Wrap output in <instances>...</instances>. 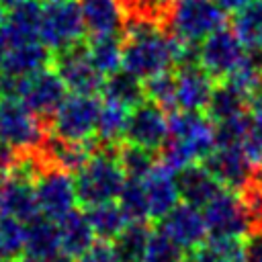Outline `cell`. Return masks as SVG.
I'll return each instance as SVG.
<instances>
[{"label": "cell", "instance_id": "41", "mask_svg": "<svg viewBox=\"0 0 262 262\" xmlns=\"http://www.w3.org/2000/svg\"><path fill=\"white\" fill-rule=\"evenodd\" d=\"M25 154L27 151H20V149H16V147L0 141V176H4V178L6 176H12L18 170Z\"/></svg>", "mask_w": 262, "mask_h": 262}, {"label": "cell", "instance_id": "4", "mask_svg": "<svg viewBox=\"0 0 262 262\" xmlns=\"http://www.w3.org/2000/svg\"><path fill=\"white\" fill-rule=\"evenodd\" d=\"M86 27L78 0H43L41 2V27L39 41L51 51L59 53L82 45Z\"/></svg>", "mask_w": 262, "mask_h": 262}, {"label": "cell", "instance_id": "12", "mask_svg": "<svg viewBox=\"0 0 262 262\" xmlns=\"http://www.w3.org/2000/svg\"><path fill=\"white\" fill-rule=\"evenodd\" d=\"M51 66L55 68V72L63 80L68 92H74V94H98V92H102L104 76L88 59L84 45H76L72 49L53 53Z\"/></svg>", "mask_w": 262, "mask_h": 262}, {"label": "cell", "instance_id": "18", "mask_svg": "<svg viewBox=\"0 0 262 262\" xmlns=\"http://www.w3.org/2000/svg\"><path fill=\"white\" fill-rule=\"evenodd\" d=\"M176 186L178 194L184 203L194 205L203 209L223 186L213 178V174L207 170L203 162L188 164L182 170L176 172Z\"/></svg>", "mask_w": 262, "mask_h": 262}, {"label": "cell", "instance_id": "31", "mask_svg": "<svg viewBox=\"0 0 262 262\" xmlns=\"http://www.w3.org/2000/svg\"><path fill=\"white\" fill-rule=\"evenodd\" d=\"M117 158H119V164H121L125 176L127 178H135V180L145 178V174L158 162L156 156H154V151L143 149L139 145H131L127 141H121L117 145Z\"/></svg>", "mask_w": 262, "mask_h": 262}, {"label": "cell", "instance_id": "46", "mask_svg": "<svg viewBox=\"0 0 262 262\" xmlns=\"http://www.w3.org/2000/svg\"><path fill=\"white\" fill-rule=\"evenodd\" d=\"M2 16H4V8H0V70H2L4 55H6V51H8V41H6L4 31H2Z\"/></svg>", "mask_w": 262, "mask_h": 262}, {"label": "cell", "instance_id": "42", "mask_svg": "<svg viewBox=\"0 0 262 262\" xmlns=\"http://www.w3.org/2000/svg\"><path fill=\"white\" fill-rule=\"evenodd\" d=\"M184 262H221V258L213 252V248L205 242L203 246L194 248V250H188L184 254Z\"/></svg>", "mask_w": 262, "mask_h": 262}, {"label": "cell", "instance_id": "35", "mask_svg": "<svg viewBox=\"0 0 262 262\" xmlns=\"http://www.w3.org/2000/svg\"><path fill=\"white\" fill-rule=\"evenodd\" d=\"M25 250V223L0 211V252L12 262Z\"/></svg>", "mask_w": 262, "mask_h": 262}, {"label": "cell", "instance_id": "38", "mask_svg": "<svg viewBox=\"0 0 262 262\" xmlns=\"http://www.w3.org/2000/svg\"><path fill=\"white\" fill-rule=\"evenodd\" d=\"M250 127L252 121L248 113L215 123V145H242Z\"/></svg>", "mask_w": 262, "mask_h": 262}, {"label": "cell", "instance_id": "6", "mask_svg": "<svg viewBox=\"0 0 262 262\" xmlns=\"http://www.w3.org/2000/svg\"><path fill=\"white\" fill-rule=\"evenodd\" d=\"M100 98L96 94L70 92L47 121L49 133L68 141L96 139V123L100 113Z\"/></svg>", "mask_w": 262, "mask_h": 262}, {"label": "cell", "instance_id": "15", "mask_svg": "<svg viewBox=\"0 0 262 262\" xmlns=\"http://www.w3.org/2000/svg\"><path fill=\"white\" fill-rule=\"evenodd\" d=\"M203 164L221 186L231 190H239L256 174L242 145H215V149L203 160Z\"/></svg>", "mask_w": 262, "mask_h": 262}, {"label": "cell", "instance_id": "40", "mask_svg": "<svg viewBox=\"0 0 262 262\" xmlns=\"http://www.w3.org/2000/svg\"><path fill=\"white\" fill-rule=\"evenodd\" d=\"M78 262H119L113 242L108 239H94V244L78 258Z\"/></svg>", "mask_w": 262, "mask_h": 262}, {"label": "cell", "instance_id": "49", "mask_svg": "<svg viewBox=\"0 0 262 262\" xmlns=\"http://www.w3.org/2000/svg\"><path fill=\"white\" fill-rule=\"evenodd\" d=\"M133 4H139V6H158L160 0H133Z\"/></svg>", "mask_w": 262, "mask_h": 262}, {"label": "cell", "instance_id": "48", "mask_svg": "<svg viewBox=\"0 0 262 262\" xmlns=\"http://www.w3.org/2000/svg\"><path fill=\"white\" fill-rule=\"evenodd\" d=\"M23 2H31V0H0V8H12L16 4H23Z\"/></svg>", "mask_w": 262, "mask_h": 262}, {"label": "cell", "instance_id": "21", "mask_svg": "<svg viewBox=\"0 0 262 262\" xmlns=\"http://www.w3.org/2000/svg\"><path fill=\"white\" fill-rule=\"evenodd\" d=\"M0 211L8 213L23 223L39 215L33 182L20 176H6L0 186Z\"/></svg>", "mask_w": 262, "mask_h": 262}, {"label": "cell", "instance_id": "9", "mask_svg": "<svg viewBox=\"0 0 262 262\" xmlns=\"http://www.w3.org/2000/svg\"><path fill=\"white\" fill-rule=\"evenodd\" d=\"M250 49L244 47V43L235 37L231 29H219L205 37L196 45V63L211 76L225 80L229 74L235 72V68L244 61Z\"/></svg>", "mask_w": 262, "mask_h": 262}, {"label": "cell", "instance_id": "3", "mask_svg": "<svg viewBox=\"0 0 262 262\" xmlns=\"http://www.w3.org/2000/svg\"><path fill=\"white\" fill-rule=\"evenodd\" d=\"M168 35L199 45L205 37L225 27V12L215 0H170L164 6Z\"/></svg>", "mask_w": 262, "mask_h": 262}, {"label": "cell", "instance_id": "50", "mask_svg": "<svg viewBox=\"0 0 262 262\" xmlns=\"http://www.w3.org/2000/svg\"><path fill=\"white\" fill-rule=\"evenodd\" d=\"M0 262H10V260H8V258H6V256L0 252Z\"/></svg>", "mask_w": 262, "mask_h": 262}, {"label": "cell", "instance_id": "33", "mask_svg": "<svg viewBox=\"0 0 262 262\" xmlns=\"http://www.w3.org/2000/svg\"><path fill=\"white\" fill-rule=\"evenodd\" d=\"M225 82H229L233 88H237L242 94H246L250 98L262 86V57L248 51L244 61L235 68L233 74H229L225 78Z\"/></svg>", "mask_w": 262, "mask_h": 262}, {"label": "cell", "instance_id": "37", "mask_svg": "<svg viewBox=\"0 0 262 262\" xmlns=\"http://www.w3.org/2000/svg\"><path fill=\"white\" fill-rule=\"evenodd\" d=\"M145 98L160 104L162 108H174V72H162L143 80Z\"/></svg>", "mask_w": 262, "mask_h": 262}, {"label": "cell", "instance_id": "45", "mask_svg": "<svg viewBox=\"0 0 262 262\" xmlns=\"http://www.w3.org/2000/svg\"><path fill=\"white\" fill-rule=\"evenodd\" d=\"M219 4V8L223 12H237L239 8H244L250 0H215Z\"/></svg>", "mask_w": 262, "mask_h": 262}, {"label": "cell", "instance_id": "8", "mask_svg": "<svg viewBox=\"0 0 262 262\" xmlns=\"http://www.w3.org/2000/svg\"><path fill=\"white\" fill-rule=\"evenodd\" d=\"M33 190L39 213L53 221H59L63 215L76 209L78 196H76L74 174L57 166L41 164V168L33 178Z\"/></svg>", "mask_w": 262, "mask_h": 262}, {"label": "cell", "instance_id": "52", "mask_svg": "<svg viewBox=\"0 0 262 262\" xmlns=\"http://www.w3.org/2000/svg\"><path fill=\"white\" fill-rule=\"evenodd\" d=\"M2 182H4V176H0V186H2Z\"/></svg>", "mask_w": 262, "mask_h": 262}, {"label": "cell", "instance_id": "44", "mask_svg": "<svg viewBox=\"0 0 262 262\" xmlns=\"http://www.w3.org/2000/svg\"><path fill=\"white\" fill-rule=\"evenodd\" d=\"M248 115H250L252 125L262 129V86L250 96V102H248Z\"/></svg>", "mask_w": 262, "mask_h": 262}, {"label": "cell", "instance_id": "36", "mask_svg": "<svg viewBox=\"0 0 262 262\" xmlns=\"http://www.w3.org/2000/svg\"><path fill=\"white\" fill-rule=\"evenodd\" d=\"M137 262H184V250L160 229H154L147 248Z\"/></svg>", "mask_w": 262, "mask_h": 262}, {"label": "cell", "instance_id": "47", "mask_svg": "<svg viewBox=\"0 0 262 262\" xmlns=\"http://www.w3.org/2000/svg\"><path fill=\"white\" fill-rule=\"evenodd\" d=\"M12 262H51V258H49V260H45V258H33V256L20 254V256H18V258H14Z\"/></svg>", "mask_w": 262, "mask_h": 262}, {"label": "cell", "instance_id": "28", "mask_svg": "<svg viewBox=\"0 0 262 262\" xmlns=\"http://www.w3.org/2000/svg\"><path fill=\"white\" fill-rule=\"evenodd\" d=\"M231 31L246 49H262V0H250L244 8L233 12Z\"/></svg>", "mask_w": 262, "mask_h": 262}, {"label": "cell", "instance_id": "13", "mask_svg": "<svg viewBox=\"0 0 262 262\" xmlns=\"http://www.w3.org/2000/svg\"><path fill=\"white\" fill-rule=\"evenodd\" d=\"M160 231L186 252L203 246L205 239L209 237L203 211L184 201L174 205L160 219Z\"/></svg>", "mask_w": 262, "mask_h": 262}, {"label": "cell", "instance_id": "19", "mask_svg": "<svg viewBox=\"0 0 262 262\" xmlns=\"http://www.w3.org/2000/svg\"><path fill=\"white\" fill-rule=\"evenodd\" d=\"M39 27H41V2L39 0L23 2V4H16L4 10L2 31H4L8 45L39 41Z\"/></svg>", "mask_w": 262, "mask_h": 262}, {"label": "cell", "instance_id": "54", "mask_svg": "<svg viewBox=\"0 0 262 262\" xmlns=\"http://www.w3.org/2000/svg\"><path fill=\"white\" fill-rule=\"evenodd\" d=\"M260 176H262V172H260Z\"/></svg>", "mask_w": 262, "mask_h": 262}, {"label": "cell", "instance_id": "23", "mask_svg": "<svg viewBox=\"0 0 262 262\" xmlns=\"http://www.w3.org/2000/svg\"><path fill=\"white\" fill-rule=\"evenodd\" d=\"M23 254L33 258H53L59 254V229L57 223L45 215H37L25 223V250Z\"/></svg>", "mask_w": 262, "mask_h": 262}, {"label": "cell", "instance_id": "39", "mask_svg": "<svg viewBox=\"0 0 262 262\" xmlns=\"http://www.w3.org/2000/svg\"><path fill=\"white\" fill-rule=\"evenodd\" d=\"M213 252L221 258V262H244L246 258V242L244 237H207Z\"/></svg>", "mask_w": 262, "mask_h": 262}, {"label": "cell", "instance_id": "29", "mask_svg": "<svg viewBox=\"0 0 262 262\" xmlns=\"http://www.w3.org/2000/svg\"><path fill=\"white\" fill-rule=\"evenodd\" d=\"M102 94L108 100L121 102L129 108L137 106L139 102L145 100V90H143V80L131 76L125 70H119L115 74H108L102 84Z\"/></svg>", "mask_w": 262, "mask_h": 262}, {"label": "cell", "instance_id": "34", "mask_svg": "<svg viewBox=\"0 0 262 262\" xmlns=\"http://www.w3.org/2000/svg\"><path fill=\"white\" fill-rule=\"evenodd\" d=\"M119 207L123 209V213L127 215L129 221H147L149 213H147V199H145V190H143V182L135 180V178H127L119 196H117Z\"/></svg>", "mask_w": 262, "mask_h": 262}, {"label": "cell", "instance_id": "14", "mask_svg": "<svg viewBox=\"0 0 262 262\" xmlns=\"http://www.w3.org/2000/svg\"><path fill=\"white\" fill-rule=\"evenodd\" d=\"M213 88V78L196 61L178 66L174 72V111H205Z\"/></svg>", "mask_w": 262, "mask_h": 262}, {"label": "cell", "instance_id": "7", "mask_svg": "<svg viewBox=\"0 0 262 262\" xmlns=\"http://www.w3.org/2000/svg\"><path fill=\"white\" fill-rule=\"evenodd\" d=\"M10 80H12L10 94L18 96L45 123L51 119V115L61 104V100L68 96V88L53 66H47L31 76L10 78Z\"/></svg>", "mask_w": 262, "mask_h": 262}, {"label": "cell", "instance_id": "24", "mask_svg": "<svg viewBox=\"0 0 262 262\" xmlns=\"http://www.w3.org/2000/svg\"><path fill=\"white\" fill-rule=\"evenodd\" d=\"M129 111L131 108L121 104V102L102 98L100 113H98V123H96V141H98V145L115 147L123 141Z\"/></svg>", "mask_w": 262, "mask_h": 262}, {"label": "cell", "instance_id": "2", "mask_svg": "<svg viewBox=\"0 0 262 262\" xmlns=\"http://www.w3.org/2000/svg\"><path fill=\"white\" fill-rule=\"evenodd\" d=\"M127 176L117 158L115 147H98L84 166L76 172V196L82 207H94L100 203L115 201L125 184Z\"/></svg>", "mask_w": 262, "mask_h": 262}, {"label": "cell", "instance_id": "27", "mask_svg": "<svg viewBox=\"0 0 262 262\" xmlns=\"http://www.w3.org/2000/svg\"><path fill=\"white\" fill-rule=\"evenodd\" d=\"M151 233L154 227L149 225V221H129L113 239L119 262H137L145 252Z\"/></svg>", "mask_w": 262, "mask_h": 262}, {"label": "cell", "instance_id": "43", "mask_svg": "<svg viewBox=\"0 0 262 262\" xmlns=\"http://www.w3.org/2000/svg\"><path fill=\"white\" fill-rule=\"evenodd\" d=\"M244 262H262V233H252L246 239V258Z\"/></svg>", "mask_w": 262, "mask_h": 262}, {"label": "cell", "instance_id": "22", "mask_svg": "<svg viewBox=\"0 0 262 262\" xmlns=\"http://www.w3.org/2000/svg\"><path fill=\"white\" fill-rule=\"evenodd\" d=\"M59 229V252L72 260H78L96 239L92 225L84 211L74 209L57 221Z\"/></svg>", "mask_w": 262, "mask_h": 262}, {"label": "cell", "instance_id": "5", "mask_svg": "<svg viewBox=\"0 0 262 262\" xmlns=\"http://www.w3.org/2000/svg\"><path fill=\"white\" fill-rule=\"evenodd\" d=\"M49 129L18 96L0 94V141L20 149L35 151L45 141Z\"/></svg>", "mask_w": 262, "mask_h": 262}, {"label": "cell", "instance_id": "32", "mask_svg": "<svg viewBox=\"0 0 262 262\" xmlns=\"http://www.w3.org/2000/svg\"><path fill=\"white\" fill-rule=\"evenodd\" d=\"M239 201L248 219V233H262V176L260 172L254 174L250 182H246L239 190Z\"/></svg>", "mask_w": 262, "mask_h": 262}, {"label": "cell", "instance_id": "20", "mask_svg": "<svg viewBox=\"0 0 262 262\" xmlns=\"http://www.w3.org/2000/svg\"><path fill=\"white\" fill-rule=\"evenodd\" d=\"M51 63H53V53L41 41H29L20 45H8L0 74L8 78H23Z\"/></svg>", "mask_w": 262, "mask_h": 262}, {"label": "cell", "instance_id": "16", "mask_svg": "<svg viewBox=\"0 0 262 262\" xmlns=\"http://www.w3.org/2000/svg\"><path fill=\"white\" fill-rule=\"evenodd\" d=\"M86 35H121L127 23V8L121 0H78Z\"/></svg>", "mask_w": 262, "mask_h": 262}, {"label": "cell", "instance_id": "17", "mask_svg": "<svg viewBox=\"0 0 262 262\" xmlns=\"http://www.w3.org/2000/svg\"><path fill=\"white\" fill-rule=\"evenodd\" d=\"M145 199H147V213L149 219L160 221L174 205H178V186H176V172L164 166L160 160L156 166L141 178Z\"/></svg>", "mask_w": 262, "mask_h": 262}, {"label": "cell", "instance_id": "53", "mask_svg": "<svg viewBox=\"0 0 262 262\" xmlns=\"http://www.w3.org/2000/svg\"><path fill=\"white\" fill-rule=\"evenodd\" d=\"M260 57H262V53H260Z\"/></svg>", "mask_w": 262, "mask_h": 262}, {"label": "cell", "instance_id": "1", "mask_svg": "<svg viewBox=\"0 0 262 262\" xmlns=\"http://www.w3.org/2000/svg\"><path fill=\"white\" fill-rule=\"evenodd\" d=\"M215 149V123L203 111H174L168 115V139L160 149V162L178 172L203 162Z\"/></svg>", "mask_w": 262, "mask_h": 262}, {"label": "cell", "instance_id": "11", "mask_svg": "<svg viewBox=\"0 0 262 262\" xmlns=\"http://www.w3.org/2000/svg\"><path fill=\"white\" fill-rule=\"evenodd\" d=\"M203 217L209 237H244L248 233V219L237 190L223 186L203 207Z\"/></svg>", "mask_w": 262, "mask_h": 262}, {"label": "cell", "instance_id": "26", "mask_svg": "<svg viewBox=\"0 0 262 262\" xmlns=\"http://www.w3.org/2000/svg\"><path fill=\"white\" fill-rule=\"evenodd\" d=\"M248 102H250V98L246 94H242L229 82H223V84L213 88L211 100H209L205 111H207V115L211 117L213 123H219V121H227V119L246 115L248 113Z\"/></svg>", "mask_w": 262, "mask_h": 262}, {"label": "cell", "instance_id": "25", "mask_svg": "<svg viewBox=\"0 0 262 262\" xmlns=\"http://www.w3.org/2000/svg\"><path fill=\"white\" fill-rule=\"evenodd\" d=\"M88 59L92 66L106 78L108 74H115L121 70L123 63V39L121 35H100L90 37L84 45Z\"/></svg>", "mask_w": 262, "mask_h": 262}, {"label": "cell", "instance_id": "10", "mask_svg": "<svg viewBox=\"0 0 262 262\" xmlns=\"http://www.w3.org/2000/svg\"><path fill=\"white\" fill-rule=\"evenodd\" d=\"M168 139V113L151 100H143L129 111L123 141L149 151H160Z\"/></svg>", "mask_w": 262, "mask_h": 262}, {"label": "cell", "instance_id": "51", "mask_svg": "<svg viewBox=\"0 0 262 262\" xmlns=\"http://www.w3.org/2000/svg\"><path fill=\"white\" fill-rule=\"evenodd\" d=\"M121 2H125V4H127V2H129V4H133V0H121Z\"/></svg>", "mask_w": 262, "mask_h": 262}, {"label": "cell", "instance_id": "30", "mask_svg": "<svg viewBox=\"0 0 262 262\" xmlns=\"http://www.w3.org/2000/svg\"><path fill=\"white\" fill-rule=\"evenodd\" d=\"M86 217L92 225L96 239H108V242H113L119 235V231L129 223L127 215L123 213V209L115 201L88 207Z\"/></svg>", "mask_w": 262, "mask_h": 262}]
</instances>
